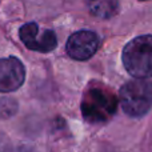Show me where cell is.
Wrapping results in <instances>:
<instances>
[{"mask_svg": "<svg viewBox=\"0 0 152 152\" xmlns=\"http://www.w3.org/2000/svg\"><path fill=\"white\" fill-rule=\"evenodd\" d=\"M123 64L136 79L152 77V35L135 37L123 50Z\"/></svg>", "mask_w": 152, "mask_h": 152, "instance_id": "cell-1", "label": "cell"}, {"mask_svg": "<svg viewBox=\"0 0 152 152\" xmlns=\"http://www.w3.org/2000/svg\"><path fill=\"white\" fill-rule=\"evenodd\" d=\"M119 99L128 116H144L152 108V83L144 79L128 81L120 88Z\"/></svg>", "mask_w": 152, "mask_h": 152, "instance_id": "cell-2", "label": "cell"}, {"mask_svg": "<svg viewBox=\"0 0 152 152\" xmlns=\"http://www.w3.org/2000/svg\"><path fill=\"white\" fill-rule=\"evenodd\" d=\"M118 107L115 96L100 88L91 89L86 94L81 103V112L86 120L91 123H100L108 120L112 116Z\"/></svg>", "mask_w": 152, "mask_h": 152, "instance_id": "cell-3", "label": "cell"}, {"mask_svg": "<svg viewBox=\"0 0 152 152\" xmlns=\"http://www.w3.org/2000/svg\"><path fill=\"white\" fill-rule=\"evenodd\" d=\"M99 45V36L94 31L83 29V31H77L69 36L66 45V51L69 58L83 61L92 58L96 53Z\"/></svg>", "mask_w": 152, "mask_h": 152, "instance_id": "cell-4", "label": "cell"}, {"mask_svg": "<svg viewBox=\"0 0 152 152\" xmlns=\"http://www.w3.org/2000/svg\"><path fill=\"white\" fill-rule=\"evenodd\" d=\"M20 40L28 50L36 52H51L58 45L56 35L51 29H45L39 35V26L36 23H27L19 31Z\"/></svg>", "mask_w": 152, "mask_h": 152, "instance_id": "cell-5", "label": "cell"}, {"mask_svg": "<svg viewBox=\"0 0 152 152\" xmlns=\"http://www.w3.org/2000/svg\"><path fill=\"white\" fill-rule=\"evenodd\" d=\"M26 68L18 58L0 59V92H12L23 86Z\"/></svg>", "mask_w": 152, "mask_h": 152, "instance_id": "cell-6", "label": "cell"}, {"mask_svg": "<svg viewBox=\"0 0 152 152\" xmlns=\"http://www.w3.org/2000/svg\"><path fill=\"white\" fill-rule=\"evenodd\" d=\"M88 11L100 19H111L119 11V0H86Z\"/></svg>", "mask_w": 152, "mask_h": 152, "instance_id": "cell-7", "label": "cell"}, {"mask_svg": "<svg viewBox=\"0 0 152 152\" xmlns=\"http://www.w3.org/2000/svg\"><path fill=\"white\" fill-rule=\"evenodd\" d=\"M18 112V102L12 97L0 99V119H10Z\"/></svg>", "mask_w": 152, "mask_h": 152, "instance_id": "cell-8", "label": "cell"}, {"mask_svg": "<svg viewBox=\"0 0 152 152\" xmlns=\"http://www.w3.org/2000/svg\"><path fill=\"white\" fill-rule=\"evenodd\" d=\"M15 152H35V151L28 150V148H19V150H18V151H15Z\"/></svg>", "mask_w": 152, "mask_h": 152, "instance_id": "cell-9", "label": "cell"}, {"mask_svg": "<svg viewBox=\"0 0 152 152\" xmlns=\"http://www.w3.org/2000/svg\"><path fill=\"white\" fill-rule=\"evenodd\" d=\"M142 1H144V0H142Z\"/></svg>", "mask_w": 152, "mask_h": 152, "instance_id": "cell-10", "label": "cell"}]
</instances>
